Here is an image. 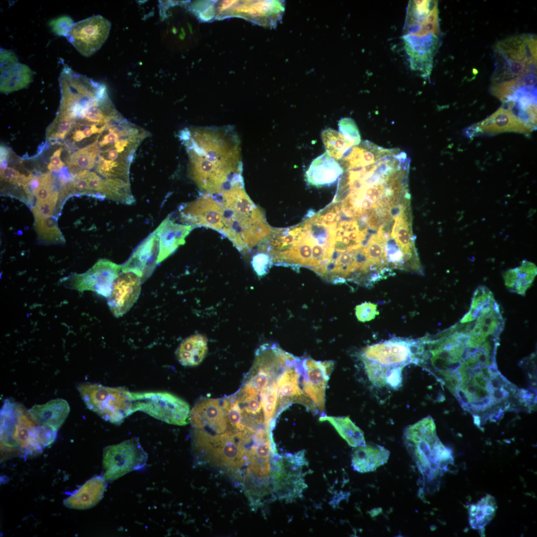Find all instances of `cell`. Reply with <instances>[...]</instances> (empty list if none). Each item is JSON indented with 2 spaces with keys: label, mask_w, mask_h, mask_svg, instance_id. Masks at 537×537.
I'll return each mask as SVG.
<instances>
[{
  "label": "cell",
  "mask_w": 537,
  "mask_h": 537,
  "mask_svg": "<svg viewBox=\"0 0 537 537\" xmlns=\"http://www.w3.org/2000/svg\"><path fill=\"white\" fill-rule=\"evenodd\" d=\"M179 137L188 157V174L205 193L221 194L243 184L240 141L226 127L187 128Z\"/></svg>",
  "instance_id": "cell-1"
},
{
  "label": "cell",
  "mask_w": 537,
  "mask_h": 537,
  "mask_svg": "<svg viewBox=\"0 0 537 537\" xmlns=\"http://www.w3.org/2000/svg\"><path fill=\"white\" fill-rule=\"evenodd\" d=\"M216 195L223 210L220 234L227 237L241 253L250 252L271 231L264 212L248 196L244 184L236 185Z\"/></svg>",
  "instance_id": "cell-2"
},
{
  "label": "cell",
  "mask_w": 537,
  "mask_h": 537,
  "mask_svg": "<svg viewBox=\"0 0 537 537\" xmlns=\"http://www.w3.org/2000/svg\"><path fill=\"white\" fill-rule=\"evenodd\" d=\"M424 348L421 339L393 338L365 347L360 358L370 381L386 386L391 371L408 364H423Z\"/></svg>",
  "instance_id": "cell-3"
},
{
  "label": "cell",
  "mask_w": 537,
  "mask_h": 537,
  "mask_svg": "<svg viewBox=\"0 0 537 537\" xmlns=\"http://www.w3.org/2000/svg\"><path fill=\"white\" fill-rule=\"evenodd\" d=\"M40 425L29 410L5 399L0 410L1 445L17 448L25 455L41 452L44 448L39 437Z\"/></svg>",
  "instance_id": "cell-4"
},
{
  "label": "cell",
  "mask_w": 537,
  "mask_h": 537,
  "mask_svg": "<svg viewBox=\"0 0 537 537\" xmlns=\"http://www.w3.org/2000/svg\"><path fill=\"white\" fill-rule=\"evenodd\" d=\"M404 439L421 470L429 477L435 476L452 460L450 451L438 438L435 424L430 416L408 427Z\"/></svg>",
  "instance_id": "cell-5"
},
{
  "label": "cell",
  "mask_w": 537,
  "mask_h": 537,
  "mask_svg": "<svg viewBox=\"0 0 537 537\" xmlns=\"http://www.w3.org/2000/svg\"><path fill=\"white\" fill-rule=\"evenodd\" d=\"M496 68L492 77L495 84L529 73H536L537 38L523 34L500 41L495 46Z\"/></svg>",
  "instance_id": "cell-6"
},
{
  "label": "cell",
  "mask_w": 537,
  "mask_h": 537,
  "mask_svg": "<svg viewBox=\"0 0 537 537\" xmlns=\"http://www.w3.org/2000/svg\"><path fill=\"white\" fill-rule=\"evenodd\" d=\"M77 388L87 407L106 421L118 425L132 414V393L125 388L88 382Z\"/></svg>",
  "instance_id": "cell-7"
},
{
  "label": "cell",
  "mask_w": 537,
  "mask_h": 537,
  "mask_svg": "<svg viewBox=\"0 0 537 537\" xmlns=\"http://www.w3.org/2000/svg\"><path fill=\"white\" fill-rule=\"evenodd\" d=\"M132 413L140 411L168 424L183 426L190 422V410L183 400L167 392H131Z\"/></svg>",
  "instance_id": "cell-8"
},
{
  "label": "cell",
  "mask_w": 537,
  "mask_h": 537,
  "mask_svg": "<svg viewBox=\"0 0 537 537\" xmlns=\"http://www.w3.org/2000/svg\"><path fill=\"white\" fill-rule=\"evenodd\" d=\"M147 455L137 438L106 447L103 451V477L112 481L133 470L141 468Z\"/></svg>",
  "instance_id": "cell-9"
},
{
  "label": "cell",
  "mask_w": 537,
  "mask_h": 537,
  "mask_svg": "<svg viewBox=\"0 0 537 537\" xmlns=\"http://www.w3.org/2000/svg\"><path fill=\"white\" fill-rule=\"evenodd\" d=\"M122 268V265L100 259L86 272L70 275L64 282L65 286L71 289L81 292L92 291L108 298L112 291L114 281Z\"/></svg>",
  "instance_id": "cell-10"
},
{
  "label": "cell",
  "mask_w": 537,
  "mask_h": 537,
  "mask_svg": "<svg viewBox=\"0 0 537 537\" xmlns=\"http://www.w3.org/2000/svg\"><path fill=\"white\" fill-rule=\"evenodd\" d=\"M110 22L100 15L75 23L67 38L77 50L90 57L99 50L108 37Z\"/></svg>",
  "instance_id": "cell-11"
},
{
  "label": "cell",
  "mask_w": 537,
  "mask_h": 537,
  "mask_svg": "<svg viewBox=\"0 0 537 537\" xmlns=\"http://www.w3.org/2000/svg\"><path fill=\"white\" fill-rule=\"evenodd\" d=\"M179 213L184 224L205 227L220 233L222 230L223 207L215 195L207 193L201 194L195 200L182 205Z\"/></svg>",
  "instance_id": "cell-12"
},
{
  "label": "cell",
  "mask_w": 537,
  "mask_h": 537,
  "mask_svg": "<svg viewBox=\"0 0 537 537\" xmlns=\"http://www.w3.org/2000/svg\"><path fill=\"white\" fill-rule=\"evenodd\" d=\"M440 32L438 2L436 0H410L406 13L404 34L437 36Z\"/></svg>",
  "instance_id": "cell-13"
},
{
  "label": "cell",
  "mask_w": 537,
  "mask_h": 537,
  "mask_svg": "<svg viewBox=\"0 0 537 537\" xmlns=\"http://www.w3.org/2000/svg\"><path fill=\"white\" fill-rule=\"evenodd\" d=\"M303 391L321 412L325 409V395L327 382L333 369V361H320L308 358L301 361Z\"/></svg>",
  "instance_id": "cell-14"
},
{
  "label": "cell",
  "mask_w": 537,
  "mask_h": 537,
  "mask_svg": "<svg viewBox=\"0 0 537 537\" xmlns=\"http://www.w3.org/2000/svg\"><path fill=\"white\" fill-rule=\"evenodd\" d=\"M190 422L195 431L210 435L225 433L227 424L225 413L218 399L204 398L190 410Z\"/></svg>",
  "instance_id": "cell-15"
},
{
  "label": "cell",
  "mask_w": 537,
  "mask_h": 537,
  "mask_svg": "<svg viewBox=\"0 0 537 537\" xmlns=\"http://www.w3.org/2000/svg\"><path fill=\"white\" fill-rule=\"evenodd\" d=\"M404 48L409 58L411 70L425 77H429L433 67V58L437 50L439 38L434 34L418 36L404 34Z\"/></svg>",
  "instance_id": "cell-16"
},
{
  "label": "cell",
  "mask_w": 537,
  "mask_h": 537,
  "mask_svg": "<svg viewBox=\"0 0 537 537\" xmlns=\"http://www.w3.org/2000/svg\"><path fill=\"white\" fill-rule=\"evenodd\" d=\"M142 281L131 271L120 272L114 281L112 291L107 298V304L112 314L120 317L126 313L138 299Z\"/></svg>",
  "instance_id": "cell-17"
},
{
  "label": "cell",
  "mask_w": 537,
  "mask_h": 537,
  "mask_svg": "<svg viewBox=\"0 0 537 537\" xmlns=\"http://www.w3.org/2000/svg\"><path fill=\"white\" fill-rule=\"evenodd\" d=\"M302 372L301 361L287 366L279 375L277 380L278 387V409L281 412L291 403H299L312 411L316 410V406L311 399L307 396L299 384Z\"/></svg>",
  "instance_id": "cell-18"
},
{
  "label": "cell",
  "mask_w": 537,
  "mask_h": 537,
  "mask_svg": "<svg viewBox=\"0 0 537 537\" xmlns=\"http://www.w3.org/2000/svg\"><path fill=\"white\" fill-rule=\"evenodd\" d=\"M159 254V239L153 231L134 249L128 260L122 265V271L136 273L143 282L150 276L158 264Z\"/></svg>",
  "instance_id": "cell-19"
},
{
  "label": "cell",
  "mask_w": 537,
  "mask_h": 537,
  "mask_svg": "<svg viewBox=\"0 0 537 537\" xmlns=\"http://www.w3.org/2000/svg\"><path fill=\"white\" fill-rule=\"evenodd\" d=\"M33 72L27 65L18 62L12 52L0 50V91L8 93L26 87L32 81Z\"/></svg>",
  "instance_id": "cell-20"
},
{
  "label": "cell",
  "mask_w": 537,
  "mask_h": 537,
  "mask_svg": "<svg viewBox=\"0 0 537 537\" xmlns=\"http://www.w3.org/2000/svg\"><path fill=\"white\" fill-rule=\"evenodd\" d=\"M195 227L173 221L169 217L165 219L154 231L159 239L158 263L171 255L180 245Z\"/></svg>",
  "instance_id": "cell-21"
},
{
  "label": "cell",
  "mask_w": 537,
  "mask_h": 537,
  "mask_svg": "<svg viewBox=\"0 0 537 537\" xmlns=\"http://www.w3.org/2000/svg\"><path fill=\"white\" fill-rule=\"evenodd\" d=\"M343 174L340 163L326 151L312 162L305 177L309 184L320 187L334 183Z\"/></svg>",
  "instance_id": "cell-22"
},
{
  "label": "cell",
  "mask_w": 537,
  "mask_h": 537,
  "mask_svg": "<svg viewBox=\"0 0 537 537\" xmlns=\"http://www.w3.org/2000/svg\"><path fill=\"white\" fill-rule=\"evenodd\" d=\"M104 477L97 476L88 480L64 500L67 507L86 509L97 504L102 497L106 486Z\"/></svg>",
  "instance_id": "cell-23"
},
{
  "label": "cell",
  "mask_w": 537,
  "mask_h": 537,
  "mask_svg": "<svg viewBox=\"0 0 537 537\" xmlns=\"http://www.w3.org/2000/svg\"><path fill=\"white\" fill-rule=\"evenodd\" d=\"M389 455L388 450L376 444L357 447L352 454V465L360 473L373 471L387 462Z\"/></svg>",
  "instance_id": "cell-24"
},
{
  "label": "cell",
  "mask_w": 537,
  "mask_h": 537,
  "mask_svg": "<svg viewBox=\"0 0 537 537\" xmlns=\"http://www.w3.org/2000/svg\"><path fill=\"white\" fill-rule=\"evenodd\" d=\"M70 410L68 402L61 398L53 399L41 405H34L29 409L39 424L56 431L64 423Z\"/></svg>",
  "instance_id": "cell-25"
},
{
  "label": "cell",
  "mask_w": 537,
  "mask_h": 537,
  "mask_svg": "<svg viewBox=\"0 0 537 537\" xmlns=\"http://www.w3.org/2000/svg\"><path fill=\"white\" fill-rule=\"evenodd\" d=\"M207 352V341L202 334L192 335L182 341L176 353L179 363L184 366H193L199 364Z\"/></svg>",
  "instance_id": "cell-26"
},
{
  "label": "cell",
  "mask_w": 537,
  "mask_h": 537,
  "mask_svg": "<svg viewBox=\"0 0 537 537\" xmlns=\"http://www.w3.org/2000/svg\"><path fill=\"white\" fill-rule=\"evenodd\" d=\"M537 274L536 265L524 261L520 266L510 269L504 274L505 285L512 291L524 295Z\"/></svg>",
  "instance_id": "cell-27"
},
{
  "label": "cell",
  "mask_w": 537,
  "mask_h": 537,
  "mask_svg": "<svg viewBox=\"0 0 537 537\" xmlns=\"http://www.w3.org/2000/svg\"><path fill=\"white\" fill-rule=\"evenodd\" d=\"M319 421L329 422L350 446L356 448L366 445L362 431L349 417L323 415Z\"/></svg>",
  "instance_id": "cell-28"
},
{
  "label": "cell",
  "mask_w": 537,
  "mask_h": 537,
  "mask_svg": "<svg viewBox=\"0 0 537 537\" xmlns=\"http://www.w3.org/2000/svg\"><path fill=\"white\" fill-rule=\"evenodd\" d=\"M497 508L495 498L487 495L469 509V523L474 530L483 529L494 518Z\"/></svg>",
  "instance_id": "cell-29"
},
{
  "label": "cell",
  "mask_w": 537,
  "mask_h": 537,
  "mask_svg": "<svg viewBox=\"0 0 537 537\" xmlns=\"http://www.w3.org/2000/svg\"><path fill=\"white\" fill-rule=\"evenodd\" d=\"M277 380L268 384L260 393L265 423L271 428L274 427V417L277 416V414L278 396Z\"/></svg>",
  "instance_id": "cell-30"
},
{
  "label": "cell",
  "mask_w": 537,
  "mask_h": 537,
  "mask_svg": "<svg viewBox=\"0 0 537 537\" xmlns=\"http://www.w3.org/2000/svg\"><path fill=\"white\" fill-rule=\"evenodd\" d=\"M34 227L38 239L46 244H63L65 240L54 217L35 219Z\"/></svg>",
  "instance_id": "cell-31"
},
{
  "label": "cell",
  "mask_w": 537,
  "mask_h": 537,
  "mask_svg": "<svg viewBox=\"0 0 537 537\" xmlns=\"http://www.w3.org/2000/svg\"><path fill=\"white\" fill-rule=\"evenodd\" d=\"M321 135L326 152L337 161L342 159L353 147L339 131L331 128L323 131Z\"/></svg>",
  "instance_id": "cell-32"
},
{
  "label": "cell",
  "mask_w": 537,
  "mask_h": 537,
  "mask_svg": "<svg viewBox=\"0 0 537 537\" xmlns=\"http://www.w3.org/2000/svg\"><path fill=\"white\" fill-rule=\"evenodd\" d=\"M492 292L484 286H479L475 290L468 312L460 320V323L474 321L481 310L494 300Z\"/></svg>",
  "instance_id": "cell-33"
},
{
  "label": "cell",
  "mask_w": 537,
  "mask_h": 537,
  "mask_svg": "<svg viewBox=\"0 0 537 537\" xmlns=\"http://www.w3.org/2000/svg\"><path fill=\"white\" fill-rule=\"evenodd\" d=\"M74 121L65 114L58 112L57 116L52 124L47 130V138L50 140H63L70 132L74 125Z\"/></svg>",
  "instance_id": "cell-34"
},
{
  "label": "cell",
  "mask_w": 537,
  "mask_h": 537,
  "mask_svg": "<svg viewBox=\"0 0 537 537\" xmlns=\"http://www.w3.org/2000/svg\"><path fill=\"white\" fill-rule=\"evenodd\" d=\"M339 132L353 146L358 145L360 136L355 121L351 118H342L338 122Z\"/></svg>",
  "instance_id": "cell-35"
},
{
  "label": "cell",
  "mask_w": 537,
  "mask_h": 537,
  "mask_svg": "<svg viewBox=\"0 0 537 537\" xmlns=\"http://www.w3.org/2000/svg\"><path fill=\"white\" fill-rule=\"evenodd\" d=\"M58 197V192L54 191L48 200L36 201L35 206L32 209L35 219L53 216Z\"/></svg>",
  "instance_id": "cell-36"
},
{
  "label": "cell",
  "mask_w": 537,
  "mask_h": 537,
  "mask_svg": "<svg viewBox=\"0 0 537 537\" xmlns=\"http://www.w3.org/2000/svg\"><path fill=\"white\" fill-rule=\"evenodd\" d=\"M251 264L255 271L259 277L266 275L273 265L270 256L263 252H259L255 255Z\"/></svg>",
  "instance_id": "cell-37"
},
{
  "label": "cell",
  "mask_w": 537,
  "mask_h": 537,
  "mask_svg": "<svg viewBox=\"0 0 537 537\" xmlns=\"http://www.w3.org/2000/svg\"><path fill=\"white\" fill-rule=\"evenodd\" d=\"M74 24L72 18L68 15L53 19L49 22V25L55 34L66 37Z\"/></svg>",
  "instance_id": "cell-38"
},
{
  "label": "cell",
  "mask_w": 537,
  "mask_h": 537,
  "mask_svg": "<svg viewBox=\"0 0 537 537\" xmlns=\"http://www.w3.org/2000/svg\"><path fill=\"white\" fill-rule=\"evenodd\" d=\"M377 305L371 302H364L356 307V315L358 320L362 322L369 321L378 315Z\"/></svg>",
  "instance_id": "cell-39"
},
{
  "label": "cell",
  "mask_w": 537,
  "mask_h": 537,
  "mask_svg": "<svg viewBox=\"0 0 537 537\" xmlns=\"http://www.w3.org/2000/svg\"><path fill=\"white\" fill-rule=\"evenodd\" d=\"M20 175L17 170L10 167H7L5 169L0 171L1 179L13 184H15Z\"/></svg>",
  "instance_id": "cell-40"
},
{
  "label": "cell",
  "mask_w": 537,
  "mask_h": 537,
  "mask_svg": "<svg viewBox=\"0 0 537 537\" xmlns=\"http://www.w3.org/2000/svg\"><path fill=\"white\" fill-rule=\"evenodd\" d=\"M62 151V148L58 149L50 158V162L47 167L50 171H58L64 166L65 163L60 158Z\"/></svg>",
  "instance_id": "cell-41"
},
{
  "label": "cell",
  "mask_w": 537,
  "mask_h": 537,
  "mask_svg": "<svg viewBox=\"0 0 537 537\" xmlns=\"http://www.w3.org/2000/svg\"><path fill=\"white\" fill-rule=\"evenodd\" d=\"M473 381L477 386L487 389L490 391L492 390L489 380L483 375L479 369L474 374Z\"/></svg>",
  "instance_id": "cell-42"
},
{
  "label": "cell",
  "mask_w": 537,
  "mask_h": 537,
  "mask_svg": "<svg viewBox=\"0 0 537 537\" xmlns=\"http://www.w3.org/2000/svg\"><path fill=\"white\" fill-rule=\"evenodd\" d=\"M456 371L459 374L461 378L460 388L465 385L471 379V376L468 370V368L461 362Z\"/></svg>",
  "instance_id": "cell-43"
},
{
  "label": "cell",
  "mask_w": 537,
  "mask_h": 537,
  "mask_svg": "<svg viewBox=\"0 0 537 537\" xmlns=\"http://www.w3.org/2000/svg\"><path fill=\"white\" fill-rule=\"evenodd\" d=\"M508 391L501 387L499 389H492L490 391V397L493 403H494L495 402L500 401L508 397Z\"/></svg>",
  "instance_id": "cell-44"
},
{
  "label": "cell",
  "mask_w": 537,
  "mask_h": 537,
  "mask_svg": "<svg viewBox=\"0 0 537 537\" xmlns=\"http://www.w3.org/2000/svg\"><path fill=\"white\" fill-rule=\"evenodd\" d=\"M72 186L83 193H88V181L86 178L78 179L74 182Z\"/></svg>",
  "instance_id": "cell-45"
},
{
  "label": "cell",
  "mask_w": 537,
  "mask_h": 537,
  "mask_svg": "<svg viewBox=\"0 0 537 537\" xmlns=\"http://www.w3.org/2000/svg\"><path fill=\"white\" fill-rule=\"evenodd\" d=\"M8 150L4 147H0V162L6 160L8 156Z\"/></svg>",
  "instance_id": "cell-46"
},
{
  "label": "cell",
  "mask_w": 537,
  "mask_h": 537,
  "mask_svg": "<svg viewBox=\"0 0 537 537\" xmlns=\"http://www.w3.org/2000/svg\"><path fill=\"white\" fill-rule=\"evenodd\" d=\"M473 418H474V422L475 424L477 426H479L480 425V418H479V416L475 415V416H473Z\"/></svg>",
  "instance_id": "cell-47"
}]
</instances>
